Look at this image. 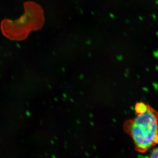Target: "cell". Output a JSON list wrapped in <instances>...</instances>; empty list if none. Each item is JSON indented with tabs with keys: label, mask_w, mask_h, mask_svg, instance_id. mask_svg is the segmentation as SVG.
Listing matches in <instances>:
<instances>
[{
	"label": "cell",
	"mask_w": 158,
	"mask_h": 158,
	"mask_svg": "<svg viewBox=\"0 0 158 158\" xmlns=\"http://www.w3.org/2000/svg\"><path fill=\"white\" fill-rule=\"evenodd\" d=\"M123 129L134 141L135 149L144 153L158 144V112L148 104L145 113L128 119Z\"/></svg>",
	"instance_id": "cell-1"
},
{
	"label": "cell",
	"mask_w": 158,
	"mask_h": 158,
	"mask_svg": "<svg viewBox=\"0 0 158 158\" xmlns=\"http://www.w3.org/2000/svg\"><path fill=\"white\" fill-rule=\"evenodd\" d=\"M24 13L20 18L11 20L5 18L1 23V31L6 38L12 41H22L32 31L42 28L45 21L42 8L37 3H24Z\"/></svg>",
	"instance_id": "cell-2"
},
{
	"label": "cell",
	"mask_w": 158,
	"mask_h": 158,
	"mask_svg": "<svg viewBox=\"0 0 158 158\" xmlns=\"http://www.w3.org/2000/svg\"><path fill=\"white\" fill-rule=\"evenodd\" d=\"M148 104L143 102H140L136 103L135 106V111L136 114L145 113L148 110Z\"/></svg>",
	"instance_id": "cell-3"
},
{
	"label": "cell",
	"mask_w": 158,
	"mask_h": 158,
	"mask_svg": "<svg viewBox=\"0 0 158 158\" xmlns=\"http://www.w3.org/2000/svg\"><path fill=\"white\" fill-rule=\"evenodd\" d=\"M148 158H158V147L152 148L150 152Z\"/></svg>",
	"instance_id": "cell-4"
}]
</instances>
